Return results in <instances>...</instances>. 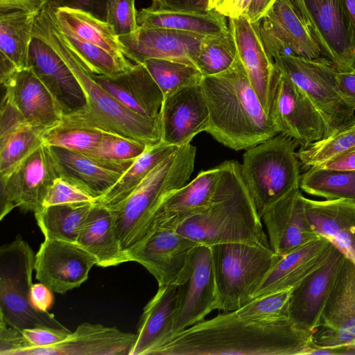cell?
<instances>
[{
    "mask_svg": "<svg viewBox=\"0 0 355 355\" xmlns=\"http://www.w3.org/2000/svg\"><path fill=\"white\" fill-rule=\"evenodd\" d=\"M28 67L51 93L63 115L86 108L85 92L73 73L49 44L36 37L31 43Z\"/></svg>",
    "mask_w": 355,
    "mask_h": 355,
    "instance_id": "23",
    "label": "cell"
},
{
    "mask_svg": "<svg viewBox=\"0 0 355 355\" xmlns=\"http://www.w3.org/2000/svg\"><path fill=\"white\" fill-rule=\"evenodd\" d=\"M274 62L319 112L325 125L324 137L354 116L355 106L340 93L336 80L338 70L330 61L325 58L311 60L284 55L275 58Z\"/></svg>",
    "mask_w": 355,
    "mask_h": 355,
    "instance_id": "9",
    "label": "cell"
},
{
    "mask_svg": "<svg viewBox=\"0 0 355 355\" xmlns=\"http://www.w3.org/2000/svg\"><path fill=\"white\" fill-rule=\"evenodd\" d=\"M258 28L263 44L273 60L284 55L311 60L324 58L321 46L295 0H275L258 22Z\"/></svg>",
    "mask_w": 355,
    "mask_h": 355,
    "instance_id": "11",
    "label": "cell"
},
{
    "mask_svg": "<svg viewBox=\"0 0 355 355\" xmlns=\"http://www.w3.org/2000/svg\"><path fill=\"white\" fill-rule=\"evenodd\" d=\"M178 148L162 141L148 146L114 186L94 202L110 210L114 209L130 195L155 167Z\"/></svg>",
    "mask_w": 355,
    "mask_h": 355,
    "instance_id": "36",
    "label": "cell"
},
{
    "mask_svg": "<svg viewBox=\"0 0 355 355\" xmlns=\"http://www.w3.org/2000/svg\"><path fill=\"white\" fill-rule=\"evenodd\" d=\"M28 347L29 344L21 331L7 325L0 320L1 355H19L22 349Z\"/></svg>",
    "mask_w": 355,
    "mask_h": 355,
    "instance_id": "51",
    "label": "cell"
},
{
    "mask_svg": "<svg viewBox=\"0 0 355 355\" xmlns=\"http://www.w3.org/2000/svg\"><path fill=\"white\" fill-rule=\"evenodd\" d=\"M210 0H152V5L189 11L207 12Z\"/></svg>",
    "mask_w": 355,
    "mask_h": 355,
    "instance_id": "53",
    "label": "cell"
},
{
    "mask_svg": "<svg viewBox=\"0 0 355 355\" xmlns=\"http://www.w3.org/2000/svg\"><path fill=\"white\" fill-rule=\"evenodd\" d=\"M228 25L236 42L239 58L268 115L270 87L275 65L263 44L258 22L252 23L245 15H242L229 18Z\"/></svg>",
    "mask_w": 355,
    "mask_h": 355,
    "instance_id": "27",
    "label": "cell"
},
{
    "mask_svg": "<svg viewBox=\"0 0 355 355\" xmlns=\"http://www.w3.org/2000/svg\"><path fill=\"white\" fill-rule=\"evenodd\" d=\"M33 36L44 41L64 61L81 85L86 96V108L63 115L60 123L119 135L146 146L161 141L159 122L132 111L92 77L63 41L50 6L45 5L37 15Z\"/></svg>",
    "mask_w": 355,
    "mask_h": 355,
    "instance_id": "2",
    "label": "cell"
},
{
    "mask_svg": "<svg viewBox=\"0 0 355 355\" xmlns=\"http://www.w3.org/2000/svg\"><path fill=\"white\" fill-rule=\"evenodd\" d=\"M112 0H46L53 9L70 8L88 12L107 22L108 11Z\"/></svg>",
    "mask_w": 355,
    "mask_h": 355,
    "instance_id": "50",
    "label": "cell"
},
{
    "mask_svg": "<svg viewBox=\"0 0 355 355\" xmlns=\"http://www.w3.org/2000/svg\"><path fill=\"white\" fill-rule=\"evenodd\" d=\"M60 178L50 150L44 143L4 180H1L0 220L13 209L38 211L47 192Z\"/></svg>",
    "mask_w": 355,
    "mask_h": 355,
    "instance_id": "12",
    "label": "cell"
},
{
    "mask_svg": "<svg viewBox=\"0 0 355 355\" xmlns=\"http://www.w3.org/2000/svg\"><path fill=\"white\" fill-rule=\"evenodd\" d=\"M139 26L180 31L203 36L216 35L229 30L227 17L211 10L189 11L150 5L137 14Z\"/></svg>",
    "mask_w": 355,
    "mask_h": 355,
    "instance_id": "33",
    "label": "cell"
},
{
    "mask_svg": "<svg viewBox=\"0 0 355 355\" xmlns=\"http://www.w3.org/2000/svg\"><path fill=\"white\" fill-rule=\"evenodd\" d=\"M89 73L96 82L125 107L159 122L164 97L142 64H134L130 69L112 76Z\"/></svg>",
    "mask_w": 355,
    "mask_h": 355,
    "instance_id": "26",
    "label": "cell"
},
{
    "mask_svg": "<svg viewBox=\"0 0 355 355\" xmlns=\"http://www.w3.org/2000/svg\"><path fill=\"white\" fill-rule=\"evenodd\" d=\"M217 294V309L234 311L252 295L280 256L260 245L229 243L210 246Z\"/></svg>",
    "mask_w": 355,
    "mask_h": 355,
    "instance_id": "7",
    "label": "cell"
},
{
    "mask_svg": "<svg viewBox=\"0 0 355 355\" xmlns=\"http://www.w3.org/2000/svg\"><path fill=\"white\" fill-rule=\"evenodd\" d=\"M142 64L157 84L164 98L182 88L200 83L203 77L197 67L174 60L150 58Z\"/></svg>",
    "mask_w": 355,
    "mask_h": 355,
    "instance_id": "42",
    "label": "cell"
},
{
    "mask_svg": "<svg viewBox=\"0 0 355 355\" xmlns=\"http://www.w3.org/2000/svg\"><path fill=\"white\" fill-rule=\"evenodd\" d=\"M331 246L320 236L280 257L256 288L252 300L296 286L324 262Z\"/></svg>",
    "mask_w": 355,
    "mask_h": 355,
    "instance_id": "29",
    "label": "cell"
},
{
    "mask_svg": "<svg viewBox=\"0 0 355 355\" xmlns=\"http://www.w3.org/2000/svg\"><path fill=\"white\" fill-rule=\"evenodd\" d=\"M220 0H210L209 5V9L210 10H214L217 4Z\"/></svg>",
    "mask_w": 355,
    "mask_h": 355,
    "instance_id": "60",
    "label": "cell"
},
{
    "mask_svg": "<svg viewBox=\"0 0 355 355\" xmlns=\"http://www.w3.org/2000/svg\"><path fill=\"white\" fill-rule=\"evenodd\" d=\"M316 167L331 170H355V147Z\"/></svg>",
    "mask_w": 355,
    "mask_h": 355,
    "instance_id": "57",
    "label": "cell"
},
{
    "mask_svg": "<svg viewBox=\"0 0 355 355\" xmlns=\"http://www.w3.org/2000/svg\"><path fill=\"white\" fill-rule=\"evenodd\" d=\"M38 13L20 10L1 12L0 58L18 70L28 67L31 43Z\"/></svg>",
    "mask_w": 355,
    "mask_h": 355,
    "instance_id": "35",
    "label": "cell"
},
{
    "mask_svg": "<svg viewBox=\"0 0 355 355\" xmlns=\"http://www.w3.org/2000/svg\"><path fill=\"white\" fill-rule=\"evenodd\" d=\"M251 0H220L214 10L227 18L245 15Z\"/></svg>",
    "mask_w": 355,
    "mask_h": 355,
    "instance_id": "55",
    "label": "cell"
},
{
    "mask_svg": "<svg viewBox=\"0 0 355 355\" xmlns=\"http://www.w3.org/2000/svg\"><path fill=\"white\" fill-rule=\"evenodd\" d=\"M300 188L308 194L326 200L343 199L355 202V170L309 168L301 175Z\"/></svg>",
    "mask_w": 355,
    "mask_h": 355,
    "instance_id": "38",
    "label": "cell"
},
{
    "mask_svg": "<svg viewBox=\"0 0 355 355\" xmlns=\"http://www.w3.org/2000/svg\"><path fill=\"white\" fill-rule=\"evenodd\" d=\"M355 147V116L333 133L300 148L297 155L306 168L319 166Z\"/></svg>",
    "mask_w": 355,
    "mask_h": 355,
    "instance_id": "40",
    "label": "cell"
},
{
    "mask_svg": "<svg viewBox=\"0 0 355 355\" xmlns=\"http://www.w3.org/2000/svg\"><path fill=\"white\" fill-rule=\"evenodd\" d=\"M97 264L94 256L76 242L44 238L35 254V277L53 292L79 287Z\"/></svg>",
    "mask_w": 355,
    "mask_h": 355,
    "instance_id": "15",
    "label": "cell"
},
{
    "mask_svg": "<svg viewBox=\"0 0 355 355\" xmlns=\"http://www.w3.org/2000/svg\"><path fill=\"white\" fill-rule=\"evenodd\" d=\"M353 31L355 42V0H343Z\"/></svg>",
    "mask_w": 355,
    "mask_h": 355,
    "instance_id": "59",
    "label": "cell"
},
{
    "mask_svg": "<svg viewBox=\"0 0 355 355\" xmlns=\"http://www.w3.org/2000/svg\"><path fill=\"white\" fill-rule=\"evenodd\" d=\"M35 254L18 235L0 248V320L19 331L49 327L67 329L49 311L35 309L30 302Z\"/></svg>",
    "mask_w": 355,
    "mask_h": 355,
    "instance_id": "8",
    "label": "cell"
},
{
    "mask_svg": "<svg viewBox=\"0 0 355 355\" xmlns=\"http://www.w3.org/2000/svg\"><path fill=\"white\" fill-rule=\"evenodd\" d=\"M59 30L65 44L93 73L115 76L130 69L134 65L127 58L116 56L97 45L80 40L60 28Z\"/></svg>",
    "mask_w": 355,
    "mask_h": 355,
    "instance_id": "39",
    "label": "cell"
},
{
    "mask_svg": "<svg viewBox=\"0 0 355 355\" xmlns=\"http://www.w3.org/2000/svg\"><path fill=\"white\" fill-rule=\"evenodd\" d=\"M94 199L79 188L63 180L57 178L50 187L43 202V207L78 203L94 202Z\"/></svg>",
    "mask_w": 355,
    "mask_h": 355,
    "instance_id": "48",
    "label": "cell"
},
{
    "mask_svg": "<svg viewBox=\"0 0 355 355\" xmlns=\"http://www.w3.org/2000/svg\"><path fill=\"white\" fill-rule=\"evenodd\" d=\"M268 115L279 133L297 141L301 148L324 137L325 125L319 112L276 66L270 87Z\"/></svg>",
    "mask_w": 355,
    "mask_h": 355,
    "instance_id": "10",
    "label": "cell"
},
{
    "mask_svg": "<svg viewBox=\"0 0 355 355\" xmlns=\"http://www.w3.org/2000/svg\"><path fill=\"white\" fill-rule=\"evenodd\" d=\"M205 36L189 32L139 26L133 33L119 37L123 54L135 64L150 58L174 60L196 67Z\"/></svg>",
    "mask_w": 355,
    "mask_h": 355,
    "instance_id": "18",
    "label": "cell"
},
{
    "mask_svg": "<svg viewBox=\"0 0 355 355\" xmlns=\"http://www.w3.org/2000/svg\"><path fill=\"white\" fill-rule=\"evenodd\" d=\"M275 1V0H251L246 17L252 23L259 22Z\"/></svg>",
    "mask_w": 355,
    "mask_h": 355,
    "instance_id": "58",
    "label": "cell"
},
{
    "mask_svg": "<svg viewBox=\"0 0 355 355\" xmlns=\"http://www.w3.org/2000/svg\"><path fill=\"white\" fill-rule=\"evenodd\" d=\"M94 202H78L43 207L34 213L44 238L77 241L82 226Z\"/></svg>",
    "mask_w": 355,
    "mask_h": 355,
    "instance_id": "37",
    "label": "cell"
},
{
    "mask_svg": "<svg viewBox=\"0 0 355 355\" xmlns=\"http://www.w3.org/2000/svg\"><path fill=\"white\" fill-rule=\"evenodd\" d=\"M196 155V147L191 143L179 147L155 167L125 200L110 210L118 241L128 259L148 234L163 200L189 182Z\"/></svg>",
    "mask_w": 355,
    "mask_h": 355,
    "instance_id": "5",
    "label": "cell"
},
{
    "mask_svg": "<svg viewBox=\"0 0 355 355\" xmlns=\"http://www.w3.org/2000/svg\"><path fill=\"white\" fill-rule=\"evenodd\" d=\"M209 112L205 132L234 150H246L279 134L254 92L238 53L226 71L200 82Z\"/></svg>",
    "mask_w": 355,
    "mask_h": 355,
    "instance_id": "3",
    "label": "cell"
},
{
    "mask_svg": "<svg viewBox=\"0 0 355 355\" xmlns=\"http://www.w3.org/2000/svg\"><path fill=\"white\" fill-rule=\"evenodd\" d=\"M221 172L220 164L200 172L191 182L171 193L157 210L148 232L159 227L175 229L184 220L207 207L216 189Z\"/></svg>",
    "mask_w": 355,
    "mask_h": 355,
    "instance_id": "28",
    "label": "cell"
},
{
    "mask_svg": "<svg viewBox=\"0 0 355 355\" xmlns=\"http://www.w3.org/2000/svg\"><path fill=\"white\" fill-rule=\"evenodd\" d=\"M171 334L198 322L217 309V294L210 246L198 245L177 284Z\"/></svg>",
    "mask_w": 355,
    "mask_h": 355,
    "instance_id": "13",
    "label": "cell"
},
{
    "mask_svg": "<svg viewBox=\"0 0 355 355\" xmlns=\"http://www.w3.org/2000/svg\"><path fill=\"white\" fill-rule=\"evenodd\" d=\"M0 82L30 125L46 130L62 121L59 105L29 67L17 70Z\"/></svg>",
    "mask_w": 355,
    "mask_h": 355,
    "instance_id": "25",
    "label": "cell"
},
{
    "mask_svg": "<svg viewBox=\"0 0 355 355\" xmlns=\"http://www.w3.org/2000/svg\"><path fill=\"white\" fill-rule=\"evenodd\" d=\"M306 17L324 58L340 71L355 69V42L343 0H295Z\"/></svg>",
    "mask_w": 355,
    "mask_h": 355,
    "instance_id": "14",
    "label": "cell"
},
{
    "mask_svg": "<svg viewBox=\"0 0 355 355\" xmlns=\"http://www.w3.org/2000/svg\"><path fill=\"white\" fill-rule=\"evenodd\" d=\"M46 4V0H0L1 12L20 10L39 13Z\"/></svg>",
    "mask_w": 355,
    "mask_h": 355,
    "instance_id": "54",
    "label": "cell"
},
{
    "mask_svg": "<svg viewBox=\"0 0 355 355\" xmlns=\"http://www.w3.org/2000/svg\"><path fill=\"white\" fill-rule=\"evenodd\" d=\"M135 0H112L108 11L107 22L120 37L135 32L139 24Z\"/></svg>",
    "mask_w": 355,
    "mask_h": 355,
    "instance_id": "47",
    "label": "cell"
},
{
    "mask_svg": "<svg viewBox=\"0 0 355 355\" xmlns=\"http://www.w3.org/2000/svg\"><path fill=\"white\" fill-rule=\"evenodd\" d=\"M236 57V42L229 28L227 32L204 37L196 67L203 76H214L227 70Z\"/></svg>",
    "mask_w": 355,
    "mask_h": 355,
    "instance_id": "43",
    "label": "cell"
},
{
    "mask_svg": "<svg viewBox=\"0 0 355 355\" xmlns=\"http://www.w3.org/2000/svg\"><path fill=\"white\" fill-rule=\"evenodd\" d=\"M346 257L331 244L324 262L293 288L289 319L299 329L314 332Z\"/></svg>",
    "mask_w": 355,
    "mask_h": 355,
    "instance_id": "21",
    "label": "cell"
},
{
    "mask_svg": "<svg viewBox=\"0 0 355 355\" xmlns=\"http://www.w3.org/2000/svg\"><path fill=\"white\" fill-rule=\"evenodd\" d=\"M201 82V81H200ZM209 112L200 83L182 88L165 97L159 126L161 141L180 147L206 131Z\"/></svg>",
    "mask_w": 355,
    "mask_h": 355,
    "instance_id": "20",
    "label": "cell"
},
{
    "mask_svg": "<svg viewBox=\"0 0 355 355\" xmlns=\"http://www.w3.org/2000/svg\"><path fill=\"white\" fill-rule=\"evenodd\" d=\"M30 302L37 311L47 312L53 303V291L41 282L34 284L30 291Z\"/></svg>",
    "mask_w": 355,
    "mask_h": 355,
    "instance_id": "52",
    "label": "cell"
},
{
    "mask_svg": "<svg viewBox=\"0 0 355 355\" xmlns=\"http://www.w3.org/2000/svg\"><path fill=\"white\" fill-rule=\"evenodd\" d=\"M135 334L101 324L83 322L52 347H28L19 355H129Z\"/></svg>",
    "mask_w": 355,
    "mask_h": 355,
    "instance_id": "24",
    "label": "cell"
},
{
    "mask_svg": "<svg viewBox=\"0 0 355 355\" xmlns=\"http://www.w3.org/2000/svg\"><path fill=\"white\" fill-rule=\"evenodd\" d=\"M221 164V175L209 205L175 230L198 245L243 243L270 247L241 164L227 160Z\"/></svg>",
    "mask_w": 355,
    "mask_h": 355,
    "instance_id": "4",
    "label": "cell"
},
{
    "mask_svg": "<svg viewBox=\"0 0 355 355\" xmlns=\"http://www.w3.org/2000/svg\"><path fill=\"white\" fill-rule=\"evenodd\" d=\"M298 146L297 141L279 133L244 153L241 174L261 218L273 204L300 188Z\"/></svg>",
    "mask_w": 355,
    "mask_h": 355,
    "instance_id": "6",
    "label": "cell"
},
{
    "mask_svg": "<svg viewBox=\"0 0 355 355\" xmlns=\"http://www.w3.org/2000/svg\"><path fill=\"white\" fill-rule=\"evenodd\" d=\"M60 178L98 200L108 192L135 159L112 160L49 146Z\"/></svg>",
    "mask_w": 355,
    "mask_h": 355,
    "instance_id": "19",
    "label": "cell"
},
{
    "mask_svg": "<svg viewBox=\"0 0 355 355\" xmlns=\"http://www.w3.org/2000/svg\"><path fill=\"white\" fill-rule=\"evenodd\" d=\"M53 10L60 30L97 45L116 56L126 58L119 36L108 22L79 10L53 8Z\"/></svg>",
    "mask_w": 355,
    "mask_h": 355,
    "instance_id": "34",
    "label": "cell"
},
{
    "mask_svg": "<svg viewBox=\"0 0 355 355\" xmlns=\"http://www.w3.org/2000/svg\"><path fill=\"white\" fill-rule=\"evenodd\" d=\"M293 288L254 298L232 311L239 318L261 321L289 318V302Z\"/></svg>",
    "mask_w": 355,
    "mask_h": 355,
    "instance_id": "45",
    "label": "cell"
},
{
    "mask_svg": "<svg viewBox=\"0 0 355 355\" xmlns=\"http://www.w3.org/2000/svg\"><path fill=\"white\" fill-rule=\"evenodd\" d=\"M304 196L295 189L273 204L262 216L272 250L282 257L320 237L305 210Z\"/></svg>",
    "mask_w": 355,
    "mask_h": 355,
    "instance_id": "22",
    "label": "cell"
},
{
    "mask_svg": "<svg viewBox=\"0 0 355 355\" xmlns=\"http://www.w3.org/2000/svg\"><path fill=\"white\" fill-rule=\"evenodd\" d=\"M21 332L28 343L29 347H40L56 345L64 340L71 333L67 328L60 329L49 327L26 328Z\"/></svg>",
    "mask_w": 355,
    "mask_h": 355,
    "instance_id": "49",
    "label": "cell"
},
{
    "mask_svg": "<svg viewBox=\"0 0 355 355\" xmlns=\"http://www.w3.org/2000/svg\"><path fill=\"white\" fill-rule=\"evenodd\" d=\"M313 335L289 318L252 320L230 311L170 335L151 355H307Z\"/></svg>",
    "mask_w": 355,
    "mask_h": 355,
    "instance_id": "1",
    "label": "cell"
},
{
    "mask_svg": "<svg viewBox=\"0 0 355 355\" xmlns=\"http://www.w3.org/2000/svg\"><path fill=\"white\" fill-rule=\"evenodd\" d=\"M103 132L96 130L76 128L61 123L45 130L43 143L91 155L98 147Z\"/></svg>",
    "mask_w": 355,
    "mask_h": 355,
    "instance_id": "44",
    "label": "cell"
},
{
    "mask_svg": "<svg viewBox=\"0 0 355 355\" xmlns=\"http://www.w3.org/2000/svg\"><path fill=\"white\" fill-rule=\"evenodd\" d=\"M304 200L313 230L355 264V202L343 199L315 200L305 197Z\"/></svg>",
    "mask_w": 355,
    "mask_h": 355,
    "instance_id": "30",
    "label": "cell"
},
{
    "mask_svg": "<svg viewBox=\"0 0 355 355\" xmlns=\"http://www.w3.org/2000/svg\"><path fill=\"white\" fill-rule=\"evenodd\" d=\"M314 345L343 348L355 343V264L347 257L313 332Z\"/></svg>",
    "mask_w": 355,
    "mask_h": 355,
    "instance_id": "16",
    "label": "cell"
},
{
    "mask_svg": "<svg viewBox=\"0 0 355 355\" xmlns=\"http://www.w3.org/2000/svg\"><path fill=\"white\" fill-rule=\"evenodd\" d=\"M76 243L96 257L100 267L116 266L129 261L118 241L112 211L94 202Z\"/></svg>",
    "mask_w": 355,
    "mask_h": 355,
    "instance_id": "32",
    "label": "cell"
},
{
    "mask_svg": "<svg viewBox=\"0 0 355 355\" xmlns=\"http://www.w3.org/2000/svg\"><path fill=\"white\" fill-rule=\"evenodd\" d=\"M148 146L119 135L103 132L101 143L91 155L112 160L136 159Z\"/></svg>",
    "mask_w": 355,
    "mask_h": 355,
    "instance_id": "46",
    "label": "cell"
},
{
    "mask_svg": "<svg viewBox=\"0 0 355 355\" xmlns=\"http://www.w3.org/2000/svg\"><path fill=\"white\" fill-rule=\"evenodd\" d=\"M197 245L175 229L154 228L129 254V260L142 265L159 286L177 285Z\"/></svg>",
    "mask_w": 355,
    "mask_h": 355,
    "instance_id": "17",
    "label": "cell"
},
{
    "mask_svg": "<svg viewBox=\"0 0 355 355\" xmlns=\"http://www.w3.org/2000/svg\"><path fill=\"white\" fill-rule=\"evenodd\" d=\"M45 130L27 124L0 136V180H4L43 144Z\"/></svg>",
    "mask_w": 355,
    "mask_h": 355,
    "instance_id": "41",
    "label": "cell"
},
{
    "mask_svg": "<svg viewBox=\"0 0 355 355\" xmlns=\"http://www.w3.org/2000/svg\"><path fill=\"white\" fill-rule=\"evenodd\" d=\"M177 285L159 286L145 306L129 355H151L171 334L176 308Z\"/></svg>",
    "mask_w": 355,
    "mask_h": 355,
    "instance_id": "31",
    "label": "cell"
},
{
    "mask_svg": "<svg viewBox=\"0 0 355 355\" xmlns=\"http://www.w3.org/2000/svg\"><path fill=\"white\" fill-rule=\"evenodd\" d=\"M338 89L343 96L355 106V69L336 73Z\"/></svg>",
    "mask_w": 355,
    "mask_h": 355,
    "instance_id": "56",
    "label": "cell"
}]
</instances>
